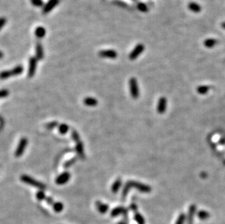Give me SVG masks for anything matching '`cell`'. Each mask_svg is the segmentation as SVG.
Wrapping results in <instances>:
<instances>
[{
	"mask_svg": "<svg viewBox=\"0 0 225 224\" xmlns=\"http://www.w3.org/2000/svg\"><path fill=\"white\" fill-rule=\"evenodd\" d=\"M45 201H47V204H49V205H53L54 204L53 198H51V197H46Z\"/></svg>",
	"mask_w": 225,
	"mask_h": 224,
	"instance_id": "obj_36",
	"label": "cell"
},
{
	"mask_svg": "<svg viewBox=\"0 0 225 224\" xmlns=\"http://www.w3.org/2000/svg\"><path fill=\"white\" fill-rule=\"evenodd\" d=\"M131 208L132 209V210H133V211H136V210H137V206H136V205H134V204H133V205H131Z\"/></svg>",
	"mask_w": 225,
	"mask_h": 224,
	"instance_id": "obj_37",
	"label": "cell"
},
{
	"mask_svg": "<svg viewBox=\"0 0 225 224\" xmlns=\"http://www.w3.org/2000/svg\"><path fill=\"white\" fill-rule=\"evenodd\" d=\"M28 143V141L26 138H23L20 139V141L18 143V145L16 149V152H15V156L16 157H20V156H22L23 154L24 151H25L26 147Z\"/></svg>",
	"mask_w": 225,
	"mask_h": 224,
	"instance_id": "obj_5",
	"label": "cell"
},
{
	"mask_svg": "<svg viewBox=\"0 0 225 224\" xmlns=\"http://www.w3.org/2000/svg\"><path fill=\"white\" fill-rule=\"evenodd\" d=\"M99 56L101 58H107L114 59L118 57V53L113 50H101L99 52Z\"/></svg>",
	"mask_w": 225,
	"mask_h": 224,
	"instance_id": "obj_10",
	"label": "cell"
},
{
	"mask_svg": "<svg viewBox=\"0 0 225 224\" xmlns=\"http://www.w3.org/2000/svg\"><path fill=\"white\" fill-rule=\"evenodd\" d=\"M222 26L223 29H225V22H223V23H222Z\"/></svg>",
	"mask_w": 225,
	"mask_h": 224,
	"instance_id": "obj_40",
	"label": "cell"
},
{
	"mask_svg": "<svg viewBox=\"0 0 225 224\" xmlns=\"http://www.w3.org/2000/svg\"><path fill=\"white\" fill-rule=\"evenodd\" d=\"M195 212H196V206L195 205H191L189 206L188 215H187V224H192L193 223V218H194Z\"/></svg>",
	"mask_w": 225,
	"mask_h": 224,
	"instance_id": "obj_12",
	"label": "cell"
},
{
	"mask_svg": "<svg viewBox=\"0 0 225 224\" xmlns=\"http://www.w3.org/2000/svg\"><path fill=\"white\" fill-rule=\"evenodd\" d=\"M216 42H217V41L214 40V39H208V40H206L205 42H204V44H205V46L206 47L211 48V47H213L214 45H216Z\"/></svg>",
	"mask_w": 225,
	"mask_h": 224,
	"instance_id": "obj_23",
	"label": "cell"
},
{
	"mask_svg": "<svg viewBox=\"0 0 225 224\" xmlns=\"http://www.w3.org/2000/svg\"><path fill=\"white\" fill-rule=\"evenodd\" d=\"M76 162H77V158H72V159H69V161L65 162L64 167L65 168H69V167H71L72 165H73Z\"/></svg>",
	"mask_w": 225,
	"mask_h": 224,
	"instance_id": "obj_30",
	"label": "cell"
},
{
	"mask_svg": "<svg viewBox=\"0 0 225 224\" xmlns=\"http://www.w3.org/2000/svg\"><path fill=\"white\" fill-rule=\"evenodd\" d=\"M20 180H21V181L25 183V184L40 188V190L46 189L45 185H44V184H42V182H40V181H38V180L32 178L31 177L29 176V175H21V176H20Z\"/></svg>",
	"mask_w": 225,
	"mask_h": 224,
	"instance_id": "obj_2",
	"label": "cell"
},
{
	"mask_svg": "<svg viewBox=\"0 0 225 224\" xmlns=\"http://www.w3.org/2000/svg\"><path fill=\"white\" fill-rule=\"evenodd\" d=\"M36 197H37V199H38L39 201L44 200V199L45 200V199H46L45 194H44V193L42 191V190H40V191H39L38 192H37V194H36Z\"/></svg>",
	"mask_w": 225,
	"mask_h": 224,
	"instance_id": "obj_29",
	"label": "cell"
},
{
	"mask_svg": "<svg viewBox=\"0 0 225 224\" xmlns=\"http://www.w3.org/2000/svg\"><path fill=\"white\" fill-rule=\"evenodd\" d=\"M71 175L68 172H64L62 174H61L59 176H58L55 179V183L58 185H63L66 184L69 180H70Z\"/></svg>",
	"mask_w": 225,
	"mask_h": 224,
	"instance_id": "obj_8",
	"label": "cell"
},
{
	"mask_svg": "<svg viewBox=\"0 0 225 224\" xmlns=\"http://www.w3.org/2000/svg\"><path fill=\"white\" fill-rule=\"evenodd\" d=\"M69 126L66 124H61L58 127L59 132H60L61 134H63V135L66 134L69 131Z\"/></svg>",
	"mask_w": 225,
	"mask_h": 224,
	"instance_id": "obj_27",
	"label": "cell"
},
{
	"mask_svg": "<svg viewBox=\"0 0 225 224\" xmlns=\"http://www.w3.org/2000/svg\"><path fill=\"white\" fill-rule=\"evenodd\" d=\"M23 72V67L22 66H17L11 70L4 71L0 73V79H6L10 76H17Z\"/></svg>",
	"mask_w": 225,
	"mask_h": 224,
	"instance_id": "obj_3",
	"label": "cell"
},
{
	"mask_svg": "<svg viewBox=\"0 0 225 224\" xmlns=\"http://www.w3.org/2000/svg\"><path fill=\"white\" fill-rule=\"evenodd\" d=\"M7 23V19L4 17H1L0 18V30H1L4 27V26Z\"/></svg>",
	"mask_w": 225,
	"mask_h": 224,
	"instance_id": "obj_35",
	"label": "cell"
},
{
	"mask_svg": "<svg viewBox=\"0 0 225 224\" xmlns=\"http://www.w3.org/2000/svg\"><path fill=\"white\" fill-rule=\"evenodd\" d=\"M208 90H209V87L206 85H201L197 88V91H198V93L200 95L206 94V93L208 92Z\"/></svg>",
	"mask_w": 225,
	"mask_h": 224,
	"instance_id": "obj_24",
	"label": "cell"
},
{
	"mask_svg": "<svg viewBox=\"0 0 225 224\" xmlns=\"http://www.w3.org/2000/svg\"><path fill=\"white\" fill-rule=\"evenodd\" d=\"M44 57V51L42 45L40 42H37L36 44V58L37 60H42Z\"/></svg>",
	"mask_w": 225,
	"mask_h": 224,
	"instance_id": "obj_13",
	"label": "cell"
},
{
	"mask_svg": "<svg viewBox=\"0 0 225 224\" xmlns=\"http://www.w3.org/2000/svg\"><path fill=\"white\" fill-rule=\"evenodd\" d=\"M37 59L34 57H31L29 59V70H28V76L29 78L33 77L35 74V72L37 69Z\"/></svg>",
	"mask_w": 225,
	"mask_h": 224,
	"instance_id": "obj_6",
	"label": "cell"
},
{
	"mask_svg": "<svg viewBox=\"0 0 225 224\" xmlns=\"http://www.w3.org/2000/svg\"><path fill=\"white\" fill-rule=\"evenodd\" d=\"M96 208H97V210L102 214L106 213L108 210H109V206L101 202V201H96Z\"/></svg>",
	"mask_w": 225,
	"mask_h": 224,
	"instance_id": "obj_14",
	"label": "cell"
},
{
	"mask_svg": "<svg viewBox=\"0 0 225 224\" xmlns=\"http://www.w3.org/2000/svg\"><path fill=\"white\" fill-rule=\"evenodd\" d=\"M76 151H77L78 155H79L81 158L85 157L84 147H83V144L81 141L77 142V144H76Z\"/></svg>",
	"mask_w": 225,
	"mask_h": 224,
	"instance_id": "obj_15",
	"label": "cell"
},
{
	"mask_svg": "<svg viewBox=\"0 0 225 224\" xmlns=\"http://www.w3.org/2000/svg\"><path fill=\"white\" fill-rule=\"evenodd\" d=\"M58 125V123L57 122H50L46 124L45 128L48 129V130H51V129L55 128V127H57Z\"/></svg>",
	"mask_w": 225,
	"mask_h": 224,
	"instance_id": "obj_32",
	"label": "cell"
},
{
	"mask_svg": "<svg viewBox=\"0 0 225 224\" xmlns=\"http://www.w3.org/2000/svg\"><path fill=\"white\" fill-rule=\"evenodd\" d=\"M134 220L138 224H145V220L144 217L139 212H135V213Z\"/></svg>",
	"mask_w": 225,
	"mask_h": 224,
	"instance_id": "obj_22",
	"label": "cell"
},
{
	"mask_svg": "<svg viewBox=\"0 0 225 224\" xmlns=\"http://www.w3.org/2000/svg\"><path fill=\"white\" fill-rule=\"evenodd\" d=\"M144 50V46L142 44H139L135 46V47L133 50V51L131 52L130 54L129 58L131 60H135V58L139 57L141 53H143V51Z\"/></svg>",
	"mask_w": 225,
	"mask_h": 224,
	"instance_id": "obj_7",
	"label": "cell"
},
{
	"mask_svg": "<svg viewBox=\"0 0 225 224\" xmlns=\"http://www.w3.org/2000/svg\"><path fill=\"white\" fill-rule=\"evenodd\" d=\"M166 104H167V100L165 97H161L158 100L157 103V112L160 114L165 113V110H166Z\"/></svg>",
	"mask_w": 225,
	"mask_h": 224,
	"instance_id": "obj_11",
	"label": "cell"
},
{
	"mask_svg": "<svg viewBox=\"0 0 225 224\" xmlns=\"http://www.w3.org/2000/svg\"><path fill=\"white\" fill-rule=\"evenodd\" d=\"M220 143H222V144H224V143H225V140L224 139H222V141H220Z\"/></svg>",
	"mask_w": 225,
	"mask_h": 224,
	"instance_id": "obj_39",
	"label": "cell"
},
{
	"mask_svg": "<svg viewBox=\"0 0 225 224\" xmlns=\"http://www.w3.org/2000/svg\"><path fill=\"white\" fill-rule=\"evenodd\" d=\"M186 220H187V218H186L185 215L184 213H181L178 216L177 219L176 220L174 224H185Z\"/></svg>",
	"mask_w": 225,
	"mask_h": 224,
	"instance_id": "obj_25",
	"label": "cell"
},
{
	"mask_svg": "<svg viewBox=\"0 0 225 224\" xmlns=\"http://www.w3.org/2000/svg\"><path fill=\"white\" fill-rule=\"evenodd\" d=\"M137 8H138L139 10L141 11V12H147V11H148L147 6H146V5L144 3L139 2L138 5H137Z\"/></svg>",
	"mask_w": 225,
	"mask_h": 224,
	"instance_id": "obj_28",
	"label": "cell"
},
{
	"mask_svg": "<svg viewBox=\"0 0 225 224\" xmlns=\"http://www.w3.org/2000/svg\"><path fill=\"white\" fill-rule=\"evenodd\" d=\"M9 96V91L7 89H1L0 90V98H6Z\"/></svg>",
	"mask_w": 225,
	"mask_h": 224,
	"instance_id": "obj_34",
	"label": "cell"
},
{
	"mask_svg": "<svg viewBox=\"0 0 225 224\" xmlns=\"http://www.w3.org/2000/svg\"><path fill=\"white\" fill-rule=\"evenodd\" d=\"M135 188L137 190H139V191L144 192V193H149L152 191V188L150 186H149L148 185L143 184L141 183H139L136 181H128L126 183V184L125 185L123 191H122V197L123 199L126 197L127 196L128 191H129L130 188Z\"/></svg>",
	"mask_w": 225,
	"mask_h": 224,
	"instance_id": "obj_1",
	"label": "cell"
},
{
	"mask_svg": "<svg viewBox=\"0 0 225 224\" xmlns=\"http://www.w3.org/2000/svg\"><path fill=\"white\" fill-rule=\"evenodd\" d=\"M211 215L206 210H200L198 212V217L201 221H206L210 218Z\"/></svg>",
	"mask_w": 225,
	"mask_h": 224,
	"instance_id": "obj_18",
	"label": "cell"
},
{
	"mask_svg": "<svg viewBox=\"0 0 225 224\" xmlns=\"http://www.w3.org/2000/svg\"><path fill=\"white\" fill-rule=\"evenodd\" d=\"M121 186H122L121 179L118 178V180H115L114 183L112 185V186H111V191H112L113 193H117V192L119 191L120 187H121Z\"/></svg>",
	"mask_w": 225,
	"mask_h": 224,
	"instance_id": "obj_20",
	"label": "cell"
},
{
	"mask_svg": "<svg viewBox=\"0 0 225 224\" xmlns=\"http://www.w3.org/2000/svg\"><path fill=\"white\" fill-rule=\"evenodd\" d=\"M122 213H126V210L122 207H118V208L113 209L111 212V215L112 217H115V216H118Z\"/></svg>",
	"mask_w": 225,
	"mask_h": 224,
	"instance_id": "obj_17",
	"label": "cell"
},
{
	"mask_svg": "<svg viewBox=\"0 0 225 224\" xmlns=\"http://www.w3.org/2000/svg\"><path fill=\"white\" fill-rule=\"evenodd\" d=\"M46 34V30L44 28L42 27V26H39L37 27L36 30H35V35L37 38L39 39H42L45 36Z\"/></svg>",
	"mask_w": 225,
	"mask_h": 224,
	"instance_id": "obj_16",
	"label": "cell"
},
{
	"mask_svg": "<svg viewBox=\"0 0 225 224\" xmlns=\"http://www.w3.org/2000/svg\"><path fill=\"white\" fill-rule=\"evenodd\" d=\"M189 9L194 12H200L201 11V7L198 4L195 2H191L188 5Z\"/></svg>",
	"mask_w": 225,
	"mask_h": 224,
	"instance_id": "obj_21",
	"label": "cell"
},
{
	"mask_svg": "<svg viewBox=\"0 0 225 224\" xmlns=\"http://www.w3.org/2000/svg\"><path fill=\"white\" fill-rule=\"evenodd\" d=\"M130 84V91H131V94L132 98L136 99L139 98V89L138 87V82L135 78L132 77L129 81Z\"/></svg>",
	"mask_w": 225,
	"mask_h": 224,
	"instance_id": "obj_4",
	"label": "cell"
},
{
	"mask_svg": "<svg viewBox=\"0 0 225 224\" xmlns=\"http://www.w3.org/2000/svg\"><path fill=\"white\" fill-rule=\"evenodd\" d=\"M3 57H4V54H3V53H2V52L0 51V59L2 58Z\"/></svg>",
	"mask_w": 225,
	"mask_h": 224,
	"instance_id": "obj_38",
	"label": "cell"
},
{
	"mask_svg": "<svg viewBox=\"0 0 225 224\" xmlns=\"http://www.w3.org/2000/svg\"><path fill=\"white\" fill-rule=\"evenodd\" d=\"M59 2H60V0H49L48 2L44 5L43 10H42V12H43V14L46 15V14H47L48 12H51L54 7L56 6V5H58Z\"/></svg>",
	"mask_w": 225,
	"mask_h": 224,
	"instance_id": "obj_9",
	"label": "cell"
},
{
	"mask_svg": "<svg viewBox=\"0 0 225 224\" xmlns=\"http://www.w3.org/2000/svg\"><path fill=\"white\" fill-rule=\"evenodd\" d=\"M72 138H73L74 141L76 142V143L80 141V138H79V134H78V132L76 131V130H73V131H72Z\"/></svg>",
	"mask_w": 225,
	"mask_h": 224,
	"instance_id": "obj_31",
	"label": "cell"
},
{
	"mask_svg": "<svg viewBox=\"0 0 225 224\" xmlns=\"http://www.w3.org/2000/svg\"><path fill=\"white\" fill-rule=\"evenodd\" d=\"M84 103L88 106H96L98 104V100L94 98L88 97L84 99Z\"/></svg>",
	"mask_w": 225,
	"mask_h": 224,
	"instance_id": "obj_19",
	"label": "cell"
},
{
	"mask_svg": "<svg viewBox=\"0 0 225 224\" xmlns=\"http://www.w3.org/2000/svg\"><path fill=\"white\" fill-rule=\"evenodd\" d=\"M53 210L56 212H61L64 210V205L61 202H55L53 205Z\"/></svg>",
	"mask_w": 225,
	"mask_h": 224,
	"instance_id": "obj_26",
	"label": "cell"
},
{
	"mask_svg": "<svg viewBox=\"0 0 225 224\" xmlns=\"http://www.w3.org/2000/svg\"><path fill=\"white\" fill-rule=\"evenodd\" d=\"M31 4L36 7H42L43 5V1L42 0H31Z\"/></svg>",
	"mask_w": 225,
	"mask_h": 224,
	"instance_id": "obj_33",
	"label": "cell"
}]
</instances>
